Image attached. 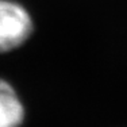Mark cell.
I'll list each match as a JSON object with an SVG mask.
<instances>
[{
    "label": "cell",
    "instance_id": "cell-2",
    "mask_svg": "<svg viewBox=\"0 0 127 127\" xmlns=\"http://www.w3.org/2000/svg\"><path fill=\"white\" fill-rule=\"evenodd\" d=\"M25 119V107L10 83L0 78V127H19Z\"/></svg>",
    "mask_w": 127,
    "mask_h": 127
},
{
    "label": "cell",
    "instance_id": "cell-1",
    "mask_svg": "<svg viewBox=\"0 0 127 127\" xmlns=\"http://www.w3.org/2000/svg\"><path fill=\"white\" fill-rule=\"evenodd\" d=\"M31 15L22 4L12 0H0V53L23 45L32 34Z\"/></svg>",
    "mask_w": 127,
    "mask_h": 127
}]
</instances>
